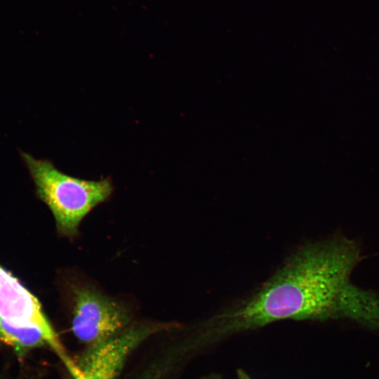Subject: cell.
Instances as JSON below:
<instances>
[{"label": "cell", "instance_id": "1", "mask_svg": "<svg viewBox=\"0 0 379 379\" xmlns=\"http://www.w3.org/2000/svg\"><path fill=\"white\" fill-rule=\"evenodd\" d=\"M359 260L358 245L340 236L301 246L253 294L206 320L192 338L195 347L284 319L378 326L379 295L350 279Z\"/></svg>", "mask_w": 379, "mask_h": 379}, {"label": "cell", "instance_id": "3", "mask_svg": "<svg viewBox=\"0 0 379 379\" xmlns=\"http://www.w3.org/2000/svg\"><path fill=\"white\" fill-rule=\"evenodd\" d=\"M69 295L70 330L84 348L115 336L135 321L124 303L92 285L75 283Z\"/></svg>", "mask_w": 379, "mask_h": 379}, {"label": "cell", "instance_id": "7", "mask_svg": "<svg viewBox=\"0 0 379 379\" xmlns=\"http://www.w3.org/2000/svg\"><path fill=\"white\" fill-rule=\"evenodd\" d=\"M238 379H251L246 373L241 369L237 371Z\"/></svg>", "mask_w": 379, "mask_h": 379}, {"label": "cell", "instance_id": "6", "mask_svg": "<svg viewBox=\"0 0 379 379\" xmlns=\"http://www.w3.org/2000/svg\"><path fill=\"white\" fill-rule=\"evenodd\" d=\"M0 345L8 348L18 362L27 361L32 352L53 346L48 337L39 329L13 325L0 317Z\"/></svg>", "mask_w": 379, "mask_h": 379}, {"label": "cell", "instance_id": "8", "mask_svg": "<svg viewBox=\"0 0 379 379\" xmlns=\"http://www.w3.org/2000/svg\"><path fill=\"white\" fill-rule=\"evenodd\" d=\"M204 379H220V378H218L216 375H211V376H209V377H206Z\"/></svg>", "mask_w": 379, "mask_h": 379}, {"label": "cell", "instance_id": "2", "mask_svg": "<svg viewBox=\"0 0 379 379\" xmlns=\"http://www.w3.org/2000/svg\"><path fill=\"white\" fill-rule=\"evenodd\" d=\"M36 186L38 197L53 213L58 233L69 239L79 232V224L96 206L113 192L109 178L86 180L58 170L48 160L21 152Z\"/></svg>", "mask_w": 379, "mask_h": 379}, {"label": "cell", "instance_id": "5", "mask_svg": "<svg viewBox=\"0 0 379 379\" xmlns=\"http://www.w3.org/2000/svg\"><path fill=\"white\" fill-rule=\"evenodd\" d=\"M0 317L10 324L41 330L49 339L61 362L70 356L37 299L11 273L0 265Z\"/></svg>", "mask_w": 379, "mask_h": 379}, {"label": "cell", "instance_id": "4", "mask_svg": "<svg viewBox=\"0 0 379 379\" xmlns=\"http://www.w3.org/2000/svg\"><path fill=\"white\" fill-rule=\"evenodd\" d=\"M176 326L173 323L135 321L115 336L85 347L74 359L75 373H67L65 379H118L128 358L139 346Z\"/></svg>", "mask_w": 379, "mask_h": 379}]
</instances>
